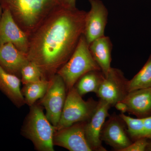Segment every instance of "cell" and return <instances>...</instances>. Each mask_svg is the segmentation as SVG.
<instances>
[{"label":"cell","instance_id":"7402d4cb","mask_svg":"<svg viewBox=\"0 0 151 151\" xmlns=\"http://www.w3.org/2000/svg\"><path fill=\"white\" fill-rule=\"evenodd\" d=\"M150 143L147 138H141L133 142L123 151H147V147Z\"/></svg>","mask_w":151,"mask_h":151},{"label":"cell","instance_id":"d4e9b609","mask_svg":"<svg viewBox=\"0 0 151 151\" xmlns=\"http://www.w3.org/2000/svg\"><path fill=\"white\" fill-rule=\"evenodd\" d=\"M76 0H63V3L71 7H76Z\"/></svg>","mask_w":151,"mask_h":151},{"label":"cell","instance_id":"ba28073f","mask_svg":"<svg viewBox=\"0 0 151 151\" xmlns=\"http://www.w3.org/2000/svg\"><path fill=\"white\" fill-rule=\"evenodd\" d=\"M89 1L91 8L86 12L83 35L89 45L93 41L105 35L108 12L101 0Z\"/></svg>","mask_w":151,"mask_h":151},{"label":"cell","instance_id":"ac0fdd59","mask_svg":"<svg viewBox=\"0 0 151 151\" xmlns=\"http://www.w3.org/2000/svg\"><path fill=\"white\" fill-rule=\"evenodd\" d=\"M51 82L50 80L42 79L40 81L25 84L21 89L26 104L31 107L39 99L45 95Z\"/></svg>","mask_w":151,"mask_h":151},{"label":"cell","instance_id":"cb8c5ba5","mask_svg":"<svg viewBox=\"0 0 151 151\" xmlns=\"http://www.w3.org/2000/svg\"><path fill=\"white\" fill-rule=\"evenodd\" d=\"M114 106L117 110L120 111L122 113L124 114L128 112V108L127 105L122 101L116 103Z\"/></svg>","mask_w":151,"mask_h":151},{"label":"cell","instance_id":"9a60e30c","mask_svg":"<svg viewBox=\"0 0 151 151\" xmlns=\"http://www.w3.org/2000/svg\"><path fill=\"white\" fill-rule=\"evenodd\" d=\"M21 82L19 77L6 72L0 66V91L18 108L26 104L20 89Z\"/></svg>","mask_w":151,"mask_h":151},{"label":"cell","instance_id":"7c38bea8","mask_svg":"<svg viewBox=\"0 0 151 151\" xmlns=\"http://www.w3.org/2000/svg\"><path fill=\"white\" fill-rule=\"evenodd\" d=\"M111 106L109 103L99 100L95 111L91 118L86 122L85 134L86 140L92 151H106L101 139V132Z\"/></svg>","mask_w":151,"mask_h":151},{"label":"cell","instance_id":"ffe728a7","mask_svg":"<svg viewBox=\"0 0 151 151\" xmlns=\"http://www.w3.org/2000/svg\"><path fill=\"white\" fill-rule=\"evenodd\" d=\"M119 116L127 126V133L132 142L146 138L142 118H132L124 113H121Z\"/></svg>","mask_w":151,"mask_h":151},{"label":"cell","instance_id":"e0dca14e","mask_svg":"<svg viewBox=\"0 0 151 151\" xmlns=\"http://www.w3.org/2000/svg\"><path fill=\"white\" fill-rule=\"evenodd\" d=\"M105 78L101 70H91L81 76L74 86L81 97L90 92L96 94Z\"/></svg>","mask_w":151,"mask_h":151},{"label":"cell","instance_id":"7a4b0ae2","mask_svg":"<svg viewBox=\"0 0 151 151\" xmlns=\"http://www.w3.org/2000/svg\"><path fill=\"white\" fill-rule=\"evenodd\" d=\"M19 27L29 36L63 0H0Z\"/></svg>","mask_w":151,"mask_h":151},{"label":"cell","instance_id":"30bf717a","mask_svg":"<svg viewBox=\"0 0 151 151\" xmlns=\"http://www.w3.org/2000/svg\"><path fill=\"white\" fill-rule=\"evenodd\" d=\"M123 119L115 113L109 116L101 132V140L111 146L115 151H123L133 142L126 129Z\"/></svg>","mask_w":151,"mask_h":151},{"label":"cell","instance_id":"4fadbf2b","mask_svg":"<svg viewBox=\"0 0 151 151\" xmlns=\"http://www.w3.org/2000/svg\"><path fill=\"white\" fill-rule=\"evenodd\" d=\"M27 55L8 42L0 46V66L6 72L20 78L23 67L29 62Z\"/></svg>","mask_w":151,"mask_h":151},{"label":"cell","instance_id":"5b68a950","mask_svg":"<svg viewBox=\"0 0 151 151\" xmlns=\"http://www.w3.org/2000/svg\"><path fill=\"white\" fill-rule=\"evenodd\" d=\"M75 87L67 92L66 99L55 131L70 127L80 122H87L93 114L98 101L90 98L86 101L82 99Z\"/></svg>","mask_w":151,"mask_h":151},{"label":"cell","instance_id":"d6986e66","mask_svg":"<svg viewBox=\"0 0 151 151\" xmlns=\"http://www.w3.org/2000/svg\"><path fill=\"white\" fill-rule=\"evenodd\" d=\"M151 87V54L141 70L128 83L129 92Z\"/></svg>","mask_w":151,"mask_h":151},{"label":"cell","instance_id":"277c9868","mask_svg":"<svg viewBox=\"0 0 151 151\" xmlns=\"http://www.w3.org/2000/svg\"><path fill=\"white\" fill-rule=\"evenodd\" d=\"M92 70L101 69L93 58L89 44L82 35L72 55L57 74L62 78L68 92L81 76Z\"/></svg>","mask_w":151,"mask_h":151},{"label":"cell","instance_id":"44dd1931","mask_svg":"<svg viewBox=\"0 0 151 151\" xmlns=\"http://www.w3.org/2000/svg\"><path fill=\"white\" fill-rule=\"evenodd\" d=\"M20 78L22 83L25 85L41 80L42 73L35 63L29 61L22 68Z\"/></svg>","mask_w":151,"mask_h":151},{"label":"cell","instance_id":"9c48e42d","mask_svg":"<svg viewBox=\"0 0 151 151\" xmlns=\"http://www.w3.org/2000/svg\"><path fill=\"white\" fill-rule=\"evenodd\" d=\"M86 123L78 122L55 131L53 137L54 145L70 151H92L85 137Z\"/></svg>","mask_w":151,"mask_h":151},{"label":"cell","instance_id":"6da1fadb","mask_svg":"<svg viewBox=\"0 0 151 151\" xmlns=\"http://www.w3.org/2000/svg\"><path fill=\"white\" fill-rule=\"evenodd\" d=\"M87 12L63 4L29 36L27 56L50 80L70 58L84 33Z\"/></svg>","mask_w":151,"mask_h":151},{"label":"cell","instance_id":"4316f807","mask_svg":"<svg viewBox=\"0 0 151 151\" xmlns=\"http://www.w3.org/2000/svg\"><path fill=\"white\" fill-rule=\"evenodd\" d=\"M147 151H151V143L148 146L147 149Z\"/></svg>","mask_w":151,"mask_h":151},{"label":"cell","instance_id":"2e32d148","mask_svg":"<svg viewBox=\"0 0 151 151\" xmlns=\"http://www.w3.org/2000/svg\"><path fill=\"white\" fill-rule=\"evenodd\" d=\"M112 48L113 45L110 37L105 35L89 45L90 52L105 76L111 67Z\"/></svg>","mask_w":151,"mask_h":151},{"label":"cell","instance_id":"5bb4252c","mask_svg":"<svg viewBox=\"0 0 151 151\" xmlns=\"http://www.w3.org/2000/svg\"><path fill=\"white\" fill-rule=\"evenodd\" d=\"M122 101L127 105V112L137 118L151 116V87L129 92Z\"/></svg>","mask_w":151,"mask_h":151},{"label":"cell","instance_id":"603a6c76","mask_svg":"<svg viewBox=\"0 0 151 151\" xmlns=\"http://www.w3.org/2000/svg\"><path fill=\"white\" fill-rule=\"evenodd\" d=\"M146 137L151 142V116L142 118Z\"/></svg>","mask_w":151,"mask_h":151},{"label":"cell","instance_id":"8992f818","mask_svg":"<svg viewBox=\"0 0 151 151\" xmlns=\"http://www.w3.org/2000/svg\"><path fill=\"white\" fill-rule=\"evenodd\" d=\"M64 81L58 74L51 79V82L40 103L45 111L47 118L55 127L59 123L67 95Z\"/></svg>","mask_w":151,"mask_h":151},{"label":"cell","instance_id":"3957f363","mask_svg":"<svg viewBox=\"0 0 151 151\" xmlns=\"http://www.w3.org/2000/svg\"><path fill=\"white\" fill-rule=\"evenodd\" d=\"M55 127L47 118L42 107L35 104L31 106L21 133L32 142L37 150L54 151L53 137Z\"/></svg>","mask_w":151,"mask_h":151},{"label":"cell","instance_id":"484cf974","mask_svg":"<svg viewBox=\"0 0 151 151\" xmlns=\"http://www.w3.org/2000/svg\"><path fill=\"white\" fill-rule=\"evenodd\" d=\"M3 13V9L1 5V2H0V20H1V17L2 14Z\"/></svg>","mask_w":151,"mask_h":151},{"label":"cell","instance_id":"8fae6325","mask_svg":"<svg viewBox=\"0 0 151 151\" xmlns=\"http://www.w3.org/2000/svg\"><path fill=\"white\" fill-rule=\"evenodd\" d=\"M8 42L27 55L29 37L17 24L8 10H3L0 20V46Z\"/></svg>","mask_w":151,"mask_h":151},{"label":"cell","instance_id":"52a82bcc","mask_svg":"<svg viewBox=\"0 0 151 151\" xmlns=\"http://www.w3.org/2000/svg\"><path fill=\"white\" fill-rule=\"evenodd\" d=\"M128 81L122 70L111 67L96 95L111 107L114 106L124 100L129 93Z\"/></svg>","mask_w":151,"mask_h":151}]
</instances>
